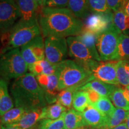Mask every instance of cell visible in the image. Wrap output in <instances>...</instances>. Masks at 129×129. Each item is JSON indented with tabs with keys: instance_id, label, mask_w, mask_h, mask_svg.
I'll return each mask as SVG.
<instances>
[{
	"instance_id": "obj_1",
	"label": "cell",
	"mask_w": 129,
	"mask_h": 129,
	"mask_svg": "<svg viewBox=\"0 0 129 129\" xmlns=\"http://www.w3.org/2000/svg\"><path fill=\"white\" fill-rule=\"evenodd\" d=\"M38 21L43 37L46 38L77 36L84 29L83 22L67 8L43 7Z\"/></svg>"
},
{
	"instance_id": "obj_2",
	"label": "cell",
	"mask_w": 129,
	"mask_h": 129,
	"mask_svg": "<svg viewBox=\"0 0 129 129\" xmlns=\"http://www.w3.org/2000/svg\"><path fill=\"white\" fill-rule=\"evenodd\" d=\"M10 93L15 107L26 111L41 109L47 104L36 77L30 72L14 80Z\"/></svg>"
},
{
	"instance_id": "obj_3",
	"label": "cell",
	"mask_w": 129,
	"mask_h": 129,
	"mask_svg": "<svg viewBox=\"0 0 129 129\" xmlns=\"http://www.w3.org/2000/svg\"><path fill=\"white\" fill-rule=\"evenodd\" d=\"M55 66L59 91L68 88L78 90L81 87L94 80L91 74L75 60H64Z\"/></svg>"
},
{
	"instance_id": "obj_4",
	"label": "cell",
	"mask_w": 129,
	"mask_h": 129,
	"mask_svg": "<svg viewBox=\"0 0 129 129\" xmlns=\"http://www.w3.org/2000/svg\"><path fill=\"white\" fill-rule=\"evenodd\" d=\"M38 18L25 21L19 19L9 32L8 43L3 53L9 50L22 47L41 35Z\"/></svg>"
},
{
	"instance_id": "obj_5",
	"label": "cell",
	"mask_w": 129,
	"mask_h": 129,
	"mask_svg": "<svg viewBox=\"0 0 129 129\" xmlns=\"http://www.w3.org/2000/svg\"><path fill=\"white\" fill-rule=\"evenodd\" d=\"M28 67L19 48L9 50L0 55V77L6 80L17 79L28 73Z\"/></svg>"
},
{
	"instance_id": "obj_6",
	"label": "cell",
	"mask_w": 129,
	"mask_h": 129,
	"mask_svg": "<svg viewBox=\"0 0 129 129\" xmlns=\"http://www.w3.org/2000/svg\"><path fill=\"white\" fill-rule=\"evenodd\" d=\"M121 32L114 24L97 36L96 47L102 62L116 61Z\"/></svg>"
},
{
	"instance_id": "obj_7",
	"label": "cell",
	"mask_w": 129,
	"mask_h": 129,
	"mask_svg": "<svg viewBox=\"0 0 129 129\" xmlns=\"http://www.w3.org/2000/svg\"><path fill=\"white\" fill-rule=\"evenodd\" d=\"M45 59L53 64L65 60L68 54L67 39L64 37L50 36L44 40Z\"/></svg>"
},
{
	"instance_id": "obj_8",
	"label": "cell",
	"mask_w": 129,
	"mask_h": 129,
	"mask_svg": "<svg viewBox=\"0 0 129 129\" xmlns=\"http://www.w3.org/2000/svg\"><path fill=\"white\" fill-rule=\"evenodd\" d=\"M67 41L69 56L90 73V69L98 61L93 59L88 48L76 37H68Z\"/></svg>"
},
{
	"instance_id": "obj_9",
	"label": "cell",
	"mask_w": 129,
	"mask_h": 129,
	"mask_svg": "<svg viewBox=\"0 0 129 129\" xmlns=\"http://www.w3.org/2000/svg\"><path fill=\"white\" fill-rule=\"evenodd\" d=\"M20 18V13L15 0H0V34L10 30Z\"/></svg>"
},
{
	"instance_id": "obj_10",
	"label": "cell",
	"mask_w": 129,
	"mask_h": 129,
	"mask_svg": "<svg viewBox=\"0 0 129 129\" xmlns=\"http://www.w3.org/2000/svg\"><path fill=\"white\" fill-rule=\"evenodd\" d=\"M117 61L97 62L90 69V74L93 79H96L109 84H119L116 71Z\"/></svg>"
},
{
	"instance_id": "obj_11",
	"label": "cell",
	"mask_w": 129,
	"mask_h": 129,
	"mask_svg": "<svg viewBox=\"0 0 129 129\" xmlns=\"http://www.w3.org/2000/svg\"><path fill=\"white\" fill-rule=\"evenodd\" d=\"M113 13L108 14L91 13L84 21V28L97 35L104 32L112 24Z\"/></svg>"
},
{
	"instance_id": "obj_12",
	"label": "cell",
	"mask_w": 129,
	"mask_h": 129,
	"mask_svg": "<svg viewBox=\"0 0 129 129\" xmlns=\"http://www.w3.org/2000/svg\"><path fill=\"white\" fill-rule=\"evenodd\" d=\"M35 77L44 92L47 103L50 105L56 103L60 91L58 90V78L56 74L50 75H38Z\"/></svg>"
},
{
	"instance_id": "obj_13",
	"label": "cell",
	"mask_w": 129,
	"mask_h": 129,
	"mask_svg": "<svg viewBox=\"0 0 129 129\" xmlns=\"http://www.w3.org/2000/svg\"><path fill=\"white\" fill-rule=\"evenodd\" d=\"M82 113L86 126L95 129H106L107 117L90 105Z\"/></svg>"
},
{
	"instance_id": "obj_14",
	"label": "cell",
	"mask_w": 129,
	"mask_h": 129,
	"mask_svg": "<svg viewBox=\"0 0 129 129\" xmlns=\"http://www.w3.org/2000/svg\"><path fill=\"white\" fill-rule=\"evenodd\" d=\"M118 88L117 85L109 84L98 80H91L79 88L78 90H92L101 96L108 97Z\"/></svg>"
},
{
	"instance_id": "obj_15",
	"label": "cell",
	"mask_w": 129,
	"mask_h": 129,
	"mask_svg": "<svg viewBox=\"0 0 129 129\" xmlns=\"http://www.w3.org/2000/svg\"><path fill=\"white\" fill-rule=\"evenodd\" d=\"M97 35L93 32L84 28L82 32L76 37L88 48L93 59L98 62H101L96 47Z\"/></svg>"
},
{
	"instance_id": "obj_16",
	"label": "cell",
	"mask_w": 129,
	"mask_h": 129,
	"mask_svg": "<svg viewBox=\"0 0 129 129\" xmlns=\"http://www.w3.org/2000/svg\"><path fill=\"white\" fill-rule=\"evenodd\" d=\"M20 13V20L29 21L38 19L39 12L34 0H15Z\"/></svg>"
},
{
	"instance_id": "obj_17",
	"label": "cell",
	"mask_w": 129,
	"mask_h": 129,
	"mask_svg": "<svg viewBox=\"0 0 129 129\" xmlns=\"http://www.w3.org/2000/svg\"><path fill=\"white\" fill-rule=\"evenodd\" d=\"M13 100L8 90L7 80L0 77V117L14 108Z\"/></svg>"
},
{
	"instance_id": "obj_18",
	"label": "cell",
	"mask_w": 129,
	"mask_h": 129,
	"mask_svg": "<svg viewBox=\"0 0 129 129\" xmlns=\"http://www.w3.org/2000/svg\"><path fill=\"white\" fill-rule=\"evenodd\" d=\"M63 119L64 129H77L86 126L82 113L74 109L67 110Z\"/></svg>"
},
{
	"instance_id": "obj_19",
	"label": "cell",
	"mask_w": 129,
	"mask_h": 129,
	"mask_svg": "<svg viewBox=\"0 0 129 129\" xmlns=\"http://www.w3.org/2000/svg\"><path fill=\"white\" fill-rule=\"evenodd\" d=\"M41 109L26 111L19 121L9 125L17 127L22 129L32 128L37 122L41 120L40 117L41 115Z\"/></svg>"
},
{
	"instance_id": "obj_20",
	"label": "cell",
	"mask_w": 129,
	"mask_h": 129,
	"mask_svg": "<svg viewBox=\"0 0 129 129\" xmlns=\"http://www.w3.org/2000/svg\"><path fill=\"white\" fill-rule=\"evenodd\" d=\"M109 98L115 108L129 111V90L127 87H118Z\"/></svg>"
},
{
	"instance_id": "obj_21",
	"label": "cell",
	"mask_w": 129,
	"mask_h": 129,
	"mask_svg": "<svg viewBox=\"0 0 129 129\" xmlns=\"http://www.w3.org/2000/svg\"><path fill=\"white\" fill-rule=\"evenodd\" d=\"M67 110L65 107L56 102L54 104L46 106L42 108L40 118L41 120L43 119L56 120L63 115Z\"/></svg>"
},
{
	"instance_id": "obj_22",
	"label": "cell",
	"mask_w": 129,
	"mask_h": 129,
	"mask_svg": "<svg viewBox=\"0 0 129 129\" xmlns=\"http://www.w3.org/2000/svg\"><path fill=\"white\" fill-rule=\"evenodd\" d=\"M68 9L79 19H85L89 15L87 0H69Z\"/></svg>"
},
{
	"instance_id": "obj_23",
	"label": "cell",
	"mask_w": 129,
	"mask_h": 129,
	"mask_svg": "<svg viewBox=\"0 0 129 129\" xmlns=\"http://www.w3.org/2000/svg\"><path fill=\"white\" fill-rule=\"evenodd\" d=\"M29 72L34 75L35 77L38 75H50L55 74L56 66L48 62L46 59L37 62L28 69Z\"/></svg>"
},
{
	"instance_id": "obj_24",
	"label": "cell",
	"mask_w": 129,
	"mask_h": 129,
	"mask_svg": "<svg viewBox=\"0 0 129 129\" xmlns=\"http://www.w3.org/2000/svg\"><path fill=\"white\" fill-rule=\"evenodd\" d=\"M90 102L88 93L84 90H77L74 94L72 108L78 112H83L88 106Z\"/></svg>"
},
{
	"instance_id": "obj_25",
	"label": "cell",
	"mask_w": 129,
	"mask_h": 129,
	"mask_svg": "<svg viewBox=\"0 0 129 129\" xmlns=\"http://www.w3.org/2000/svg\"><path fill=\"white\" fill-rule=\"evenodd\" d=\"M26 111L19 107H14L10 109L1 117H0L1 124L11 125L13 124L20 120Z\"/></svg>"
},
{
	"instance_id": "obj_26",
	"label": "cell",
	"mask_w": 129,
	"mask_h": 129,
	"mask_svg": "<svg viewBox=\"0 0 129 129\" xmlns=\"http://www.w3.org/2000/svg\"><path fill=\"white\" fill-rule=\"evenodd\" d=\"M27 44L37 61L45 59L44 41L41 35L37 37Z\"/></svg>"
},
{
	"instance_id": "obj_27",
	"label": "cell",
	"mask_w": 129,
	"mask_h": 129,
	"mask_svg": "<svg viewBox=\"0 0 129 129\" xmlns=\"http://www.w3.org/2000/svg\"><path fill=\"white\" fill-rule=\"evenodd\" d=\"M129 111L115 108V111L110 117H107L106 129L114 128L125 122Z\"/></svg>"
},
{
	"instance_id": "obj_28",
	"label": "cell",
	"mask_w": 129,
	"mask_h": 129,
	"mask_svg": "<svg viewBox=\"0 0 129 129\" xmlns=\"http://www.w3.org/2000/svg\"><path fill=\"white\" fill-rule=\"evenodd\" d=\"M116 71L119 84L125 87L129 86V62L117 61Z\"/></svg>"
},
{
	"instance_id": "obj_29",
	"label": "cell",
	"mask_w": 129,
	"mask_h": 129,
	"mask_svg": "<svg viewBox=\"0 0 129 129\" xmlns=\"http://www.w3.org/2000/svg\"><path fill=\"white\" fill-rule=\"evenodd\" d=\"M112 23L121 33L129 29V16L125 13L124 9L113 13Z\"/></svg>"
},
{
	"instance_id": "obj_30",
	"label": "cell",
	"mask_w": 129,
	"mask_h": 129,
	"mask_svg": "<svg viewBox=\"0 0 129 129\" xmlns=\"http://www.w3.org/2000/svg\"><path fill=\"white\" fill-rule=\"evenodd\" d=\"M116 61L129 62V37L123 33L120 37Z\"/></svg>"
},
{
	"instance_id": "obj_31",
	"label": "cell",
	"mask_w": 129,
	"mask_h": 129,
	"mask_svg": "<svg viewBox=\"0 0 129 129\" xmlns=\"http://www.w3.org/2000/svg\"><path fill=\"white\" fill-rule=\"evenodd\" d=\"M91 105L106 117H110L115 109V107L108 97L101 96L96 103Z\"/></svg>"
},
{
	"instance_id": "obj_32",
	"label": "cell",
	"mask_w": 129,
	"mask_h": 129,
	"mask_svg": "<svg viewBox=\"0 0 129 129\" xmlns=\"http://www.w3.org/2000/svg\"><path fill=\"white\" fill-rule=\"evenodd\" d=\"M77 90L75 88H68L59 91L57 95V102L65 107L68 110L72 107L74 94Z\"/></svg>"
},
{
	"instance_id": "obj_33",
	"label": "cell",
	"mask_w": 129,
	"mask_h": 129,
	"mask_svg": "<svg viewBox=\"0 0 129 129\" xmlns=\"http://www.w3.org/2000/svg\"><path fill=\"white\" fill-rule=\"evenodd\" d=\"M87 4L89 11L92 13H112V11L108 7L106 0H87Z\"/></svg>"
},
{
	"instance_id": "obj_34",
	"label": "cell",
	"mask_w": 129,
	"mask_h": 129,
	"mask_svg": "<svg viewBox=\"0 0 129 129\" xmlns=\"http://www.w3.org/2000/svg\"><path fill=\"white\" fill-rule=\"evenodd\" d=\"M64 115L56 120L43 119L40 120L38 125V129H64Z\"/></svg>"
},
{
	"instance_id": "obj_35",
	"label": "cell",
	"mask_w": 129,
	"mask_h": 129,
	"mask_svg": "<svg viewBox=\"0 0 129 129\" xmlns=\"http://www.w3.org/2000/svg\"><path fill=\"white\" fill-rule=\"evenodd\" d=\"M127 0H106L108 7L114 12L124 9Z\"/></svg>"
},
{
	"instance_id": "obj_36",
	"label": "cell",
	"mask_w": 129,
	"mask_h": 129,
	"mask_svg": "<svg viewBox=\"0 0 129 129\" xmlns=\"http://www.w3.org/2000/svg\"><path fill=\"white\" fill-rule=\"evenodd\" d=\"M69 0H48L46 7L63 9L68 7Z\"/></svg>"
},
{
	"instance_id": "obj_37",
	"label": "cell",
	"mask_w": 129,
	"mask_h": 129,
	"mask_svg": "<svg viewBox=\"0 0 129 129\" xmlns=\"http://www.w3.org/2000/svg\"><path fill=\"white\" fill-rule=\"evenodd\" d=\"M90 102V105L94 104L101 98V96L92 90H87Z\"/></svg>"
},
{
	"instance_id": "obj_38",
	"label": "cell",
	"mask_w": 129,
	"mask_h": 129,
	"mask_svg": "<svg viewBox=\"0 0 129 129\" xmlns=\"http://www.w3.org/2000/svg\"><path fill=\"white\" fill-rule=\"evenodd\" d=\"M34 1L37 9L38 10V12H39V13H40V11H41V9H42L41 0H34Z\"/></svg>"
},
{
	"instance_id": "obj_39",
	"label": "cell",
	"mask_w": 129,
	"mask_h": 129,
	"mask_svg": "<svg viewBox=\"0 0 129 129\" xmlns=\"http://www.w3.org/2000/svg\"><path fill=\"white\" fill-rule=\"evenodd\" d=\"M1 129H22V128H20L17 127L12 126V125L1 124Z\"/></svg>"
},
{
	"instance_id": "obj_40",
	"label": "cell",
	"mask_w": 129,
	"mask_h": 129,
	"mask_svg": "<svg viewBox=\"0 0 129 129\" xmlns=\"http://www.w3.org/2000/svg\"><path fill=\"white\" fill-rule=\"evenodd\" d=\"M109 129H128L127 128V127L126 126V125H125V122H124V123L118 125V126L115 127H114V128H109Z\"/></svg>"
},
{
	"instance_id": "obj_41",
	"label": "cell",
	"mask_w": 129,
	"mask_h": 129,
	"mask_svg": "<svg viewBox=\"0 0 129 129\" xmlns=\"http://www.w3.org/2000/svg\"><path fill=\"white\" fill-rule=\"evenodd\" d=\"M124 10L125 13L129 16V0H127L126 4H125L124 7Z\"/></svg>"
},
{
	"instance_id": "obj_42",
	"label": "cell",
	"mask_w": 129,
	"mask_h": 129,
	"mask_svg": "<svg viewBox=\"0 0 129 129\" xmlns=\"http://www.w3.org/2000/svg\"><path fill=\"white\" fill-rule=\"evenodd\" d=\"M125 125H126L127 128L129 129V114H128V116H127L126 120H125Z\"/></svg>"
},
{
	"instance_id": "obj_43",
	"label": "cell",
	"mask_w": 129,
	"mask_h": 129,
	"mask_svg": "<svg viewBox=\"0 0 129 129\" xmlns=\"http://www.w3.org/2000/svg\"><path fill=\"white\" fill-rule=\"evenodd\" d=\"M48 0H41V2H42V8L46 6V4Z\"/></svg>"
},
{
	"instance_id": "obj_44",
	"label": "cell",
	"mask_w": 129,
	"mask_h": 129,
	"mask_svg": "<svg viewBox=\"0 0 129 129\" xmlns=\"http://www.w3.org/2000/svg\"><path fill=\"white\" fill-rule=\"evenodd\" d=\"M80 129H95V128H93L92 127H90L89 126H84L83 127H81V128H80Z\"/></svg>"
},
{
	"instance_id": "obj_45",
	"label": "cell",
	"mask_w": 129,
	"mask_h": 129,
	"mask_svg": "<svg viewBox=\"0 0 129 129\" xmlns=\"http://www.w3.org/2000/svg\"><path fill=\"white\" fill-rule=\"evenodd\" d=\"M123 34H124L127 35H128V36L129 37V29H128V30H126V31L124 32Z\"/></svg>"
},
{
	"instance_id": "obj_46",
	"label": "cell",
	"mask_w": 129,
	"mask_h": 129,
	"mask_svg": "<svg viewBox=\"0 0 129 129\" xmlns=\"http://www.w3.org/2000/svg\"><path fill=\"white\" fill-rule=\"evenodd\" d=\"M126 87L127 88V89H128V90H129V86H127V87Z\"/></svg>"
},
{
	"instance_id": "obj_47",
	"label": "cell",
	"mask_w": 129,
	"mask_h": 129,
	"mask_svg": "<svg viewBox=\"0 0 129 129\" xmlns=\"http://www.w3.org/2000/svg\"><path fill=\"white\" fill-rule=\"evenodd\" d=\"M0 129H1V121H0Z\"/></svg>"
},
{
	"instance_id": "obj_48",
	"label": "cell",
	"mask_w": 129,
	"mask_h": 129,
	"mask_svg": "<svg viewBox=\"0 0 129 129\" xmlns=\"http://www.w3.org/2000/svg\"><path fill=\"white\" fill-rule=\"evenodd\" d=\"M30 129H34V128H30Z\"/></svg>"
},
{
	"instance_id": "obj_49",
	"label": "cell",
	"mask_w": 129,
	"mask_h": 129,
	"mask_svg": "<svg viewBox=\"0 0 129 129\" xmlns=\"http://www.w3.org/2000/svg\"><path fill=\"white\" fill-rule=\"evenodd\" d=\"M77 129H80V128H77Z\"/></svg>"
}]
</instances>
